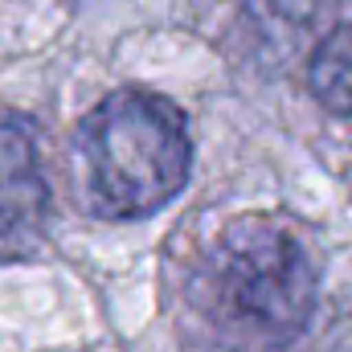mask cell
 <instances>
[{"mask_svg": "<svg viewBox=\"0 0 352 352\" xmlns=\"http://www.w3.org/2000/svg\"><path fill=\"white\" fill-rule=\"evenodd\" d=\"M176 295L213 349L274 352L311 324L320 263L295 221L242 213L184 258Z\"/></svg>", "mask_w": 352, "mask_h": 352, "instance_id": "obj_1", "label": "cell"}, {"mask_svg": "<svg viewBox=\"0 0 352 352\" xmlns=\"http://www.w3.org/2000/svg\"><path fill=\"white\" fill-rule=\"evenodd\" d=\"M192 173L188 119L156 90H115L74 127V197L98 221H140L160 213Z\"/></svg>", "mask_w": 352, "mask_h": 352, "instance_id": "obj_2", "label": "cell"}, {"mask_svg": "<svg viewBox=\"0 0 352 352\" xmlns=\"http://www.w3.org/2000/svg\"><path fill=\"white\" fill-rule=\"evenodd\" d=\"M54 192L41 168L37 127L25 115L0 119V263L33 258L50 234Z\"/></svg>", "mask_w": 352, "mask_h": 352, "instance_id": "obj_3", "label": "cell"}, {"mask_svg": "<svg viewBox=\"0 0 352 352\" xmlns=\"http://www.w3.org/2000/svg\"><path fill=\"white\" fill-rule=\"evenodd\" d=\"M307 90L328 115L352 119V16L336 21L332 33L311 50Z\"/></svg>", "mask_w": 352, "mask_h": 352, "instance_id": "obj_5", "label": "cell"}, {"mask_svg": "<svg viewBox=\"0 0 352 352\" xmlns=\"http://www.w3.org/2000/svg\"><path fill=\"white\" fill-rule=\"evenodd\" d=\"M336 4L340 0H242L238 29L246 58L263 70H283L332 33Z\"/></svg>", "mask_w": 352, "mask_h": 352, "instance_id": "obj_4", "label": "cell"}]
</instances>
